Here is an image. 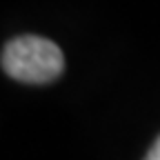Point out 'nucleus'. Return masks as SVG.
Masks as SVG:
<instances>
[{
    "instance_id": "1",
    "label": "nucleus",
    "mask_w": 160,
    "mask_h": 160,
    "mask_svg": "<svg viewBox=\"0 0 160 160\" xmlns=\"http://www.w3.org/2000/svg\"><path fill=\"white\" fill-rule=\"evenodd\" d=\"M2 69L20 82L45 85L65 69V56L56 42L40 36L13 38L2 49Z\"/></svg>"
},
{
    "instance_id": "2",
    "label": "nucleus",
    "mask_w": 160,
    "mask_h": 160,
    "mask_svg": "<svg viewBox=\"0 0 160 160\" xmlns=\"http://www.w3.org/2000/svg\"><path fill=\"white\" fill-rule=\"evenodd\" d=\"M145 160H160V138L151 145V149H149V153H147Z\"/></svg>"
}]
</instances>
